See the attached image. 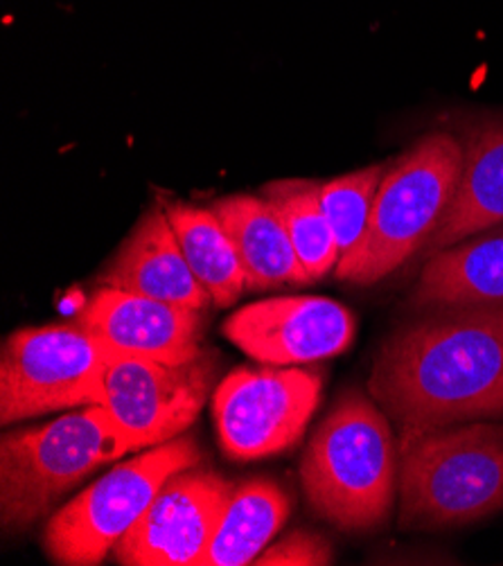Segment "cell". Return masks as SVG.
<instances>
[{
	"label": "cell",
	"mask_w": 503,
	"mask_h": 566,
	"mask_svg": "<svg viewBox=\"0 0 503 566\" xmlns=\"http://www.w3.org/2000/svg\"><path fill=\"white\" fill-rule=\"evenodd\" d=\"M108 359L77 318L12 332L0 353V422L102 405Z\"/></svg>",
	"instance_id": "7"
},
{
	"label": "cell",
	"mask_w": 503,
	"mask_h": 566,
	"mask_svg": "<svg viewBox=\"0 0 503 566\" xmlns=\"http://www.w3.org/2000/svg\"><path fill=\"white\" fill-rule=\"evenodd\" d=\"M233 490V481L210 468L177 472L118 542L116 559L125 566H201Z\"/></svg>",
	"instance_id": "10"
},
{
	"label": "cell",
	"mask_w": 503,
	"mask_h": 566,
	"mask_svg": "<svg viewBox=\"0 0 503 566\" xmlns=\"http://www.w3.org/2000/svg\"><path fill=\"white\" fill-rule=\"evenodd\" d=\"M463 172V145L450 132H433L386 167L368 229L337 264V277L368 287L422 251L450 208Z\"/></svg>",
	"instance_id": "4"
},
{
	"label": "cell",
	"mask_w": 503,
	"mask_h": 566,
	"mask_svg": "<svg viewBox=\"0 0 503 566\" xmlns=\"http://www.w3.org/2000/svg\"><path fill=\"white\" fill-rule=\"evenodd\" d=\"M214 377L210 350L186 364L111 355L102 407L134 454L184 436L210 400Z\"/></svg>",
	"instance_id": "9"
},
{
	"label": "cell",
	"mask_w": 503,
	"mask_h": 566,
	"mask_svg": "<svg viewBox=\"0 0 503 566\" xmlns=\"http://www.w3.org/2000/svg\"><path fill=\"white\" fill-rule=\"evenodd\" d=\"M199 461V442L188 433L138 451L50 517L43 528L48 557L64 566L99 564L145 515L165 481Z\"/></svg>",
	"instance_id": "6"
},
{
	"label": "cell",
	"mask_w": 503,
	"mask_h": 566,
	"mask_svg": "<svg viewBox=\"0 0 503 566\" xmlns=\"http://www.w3.org/2000/svg\"><path fill=\"white\" fill-rule=\"evenodd\" d=\"M461 145V181L438 229L420 251L422 262L503 223V118L468 127Z\"/></svg>",
	"instance_id": "14"
},
{
	"label": "cell",
	"mask_w": 503,
	"mask_h": 566,
	"mask_svg": "<svg viewBox=\"0 0 503 566\" xmlns=\"http://www.w3.org/2000/svg\"><path fill=\"white\" fill-rule=\"evenodd\" d=\"M201 314L199 310L99 287L82 307L77 321L111 355L186 364L203 353Z\"/></svg>",
	"instance_id": "12"
},
{
	"label": "cell",
	"mask_w": 503,
	"mask_h": 566,
	"mask_svg": "<svg viewBox=\"0 0 503 566\" xmlns=\"http://www.w3.org/2000/svg\"><path fill=\"white\" fill-rule=\"evenodd\" d=\"M398 524L447 531L503 511V420H476L400 438Z\"/></svg>",
	"instance_id": "3"
},
{
	"label": "cell",
	"mask_w": 503,
	"mask_h": 566,
	"mask_svg": "<svg viewBox=\"0 0 503 566\" xmlns=\"http://www.w3.org/2000/svg\"><path fill=\"white\" fill-rule=\"evenodd\" d=\"M223 336L269 366L316 364L346 353L357 323L350 310L323 296H275L233 312Z\"/></svg>",
	"instance_id": "11"
},
{
	"label": "cell",
	"mask_w": 503,
	"mask_h": 566,
	"mask_svg": "<svg viewBox=\"0 0 503 566\" xmlns=\"http://www.w3.org/2000/svg\"><path fill=\"white\" fill-rule=\"evenodd\" d=\"M184 255L212 298L214 307H231L247 292V273L240 255L212 208L179 199H158Z\"/></svg>",
	"instance_id": "18"
},
{
	"label": "cell",
	"mask_w": 503,
	"mask_h": 566,
	"mask_svg": "<svg viewBox=\"0 0 503 566\" xmlns=\"http://www.w3.org/2000/svg\"><path fill=\"white\" fill-rule=\"evenodd\" d=\"M99 285L199 312L212 305L158 201L140 217L116 258L104 266Z\"/></svg>",
	"instance_id": "13"
},
{
	"label": "cell",
	"mask_w": 503,
	"mask_h": 566,
	"mask_svg": "<svg viewBox=\"0 0 503 566\" xmlns=\"http://www.w3.org/2000/svg\"><path fill=\"white\" fill-rule=\"evenodd\" d=\"M132 454L102 405L0 438V522L23 531L97 468Z\"/></svg>",
	"instance_id": "5"
},
{
	"label": "cell",
	"mask_w": 503,
	"mask_h": 566,
	"mask_svg": "<svg viewBox=\"0 0 503 566\" xmlns=\"http://www.w3.org/2000/svg\"><path fill=\"white\" fill-rule=\"evenodd\" d=\"M290 496L271 479L235 483L227 513L201 566H247L271 544L290 517Z\"/></svg>",
	"instance_id": "17"
},
{
	"label": "cell",
	"mask_w": 503,
	"mask_h": 566,
	"mask_svg": "<svg viewBox=\"0 0 503 566\" xmlns=\"http://www.w3.org/2000/svg\"><path fill=\"white\" fill-rule=\"evenodd\" d=\"M321 392V375L303 366L231 370L212 392L223 454L249 463L294 447L318 409Z\"/></svg>",
	"instance_id": "8"
},
{
	"label": "cell",
	"mask_w": 503,
	"mask_h": 566,
	"mask_svg": "<svg viewBox=\"0 0 503 566\" xmlns=\"http://www.w3.org/2000/svg\"><path fill=\"white\" fill-rule=\"evenodd\" d=\"M384 175L386 165L377 163L321 186V206L334 238H337L342 258L364 238Z\"/></svg>",
	"instance_id": "20"
},
{
	"label": "cell",
	"mask_w": 503,
	"mask_h": 566,
	"mask_svg": "<svg viewBox=\"0 0 503 566\" xmlns=\"http://www.w3.org/2000/svg\"><path fill=\"white\" fill-rule=\"evenodd\" d=\"M368 392L400 438L503 420V303L431 307L390 332Z\"/></svg>",
	"instance_id": "1"
},
{
	"label": "cell",
	"mask_w": 503,
	"mask_h": 566,
	"mask_svg": "<svg viewBox=\"0 0 503 566\" xmlns=\"http://www.w3.org/2000/svg\"><path fill=\"white\" fill-rule=\"evenodd\" d=\"M334 562L329 542L310 531H292L266 546L253 564L260 566H325Z\"/></svg>",
	"instance_id": "21"
},
{
	"label": "cell",
	"mask_w": 503,
	"mask_h": 566,
	"mask_svg": "<svg viewBox=\"0 0 503 566\" xmlns=\"http://www.w3.org/2000/svg\"><path fill=\"white\" fill-rule=\"evenodd\" d=\"M411 307L501 305L503 229L483 231L422 262L409 296Z\"/></svg>",
	"instance_id": "16"
},
{
	"label": "cell",
	"mask_w": 503,
	"mask_h": 566,
	"mask_svg": "<svg viewBox=\"0 0 503 566\" xmlns=\"http://www.w3.org/2000/svg\"><path fill=\"white\" fill-rule=\"evenodd\" d=\"M301 485L314 513L344 533L388 524L400 485V438L361 388L344 390L312 433Z\"/></svg>",
	"instance_id": "2"
},
{
	"label": "cell",
	"mask_w": 503,
	"mask_h": 566,
	"mask_svg": "<svg viewBox=\"0 0 503 566\" xmlns=\"http://www.w3.org/2000/svg\"><path fill=\"white\" fill-rule=\"evenodd\" d=\"M227 229L247 273V292L310 285L285 226L264 197L233 195L210 206Z\"/></svg>",
	"instance_id": "15"
},
{
	"label": "cell",
	"mask_w": 503,
	"mask_h": 566,
	"mask_svg": "<svg viewBox=\"0 0 503 566\" xmlns=\"http://www.w3.org/2000/svg\"><path fill=\"white\" fill-rule=\"evenodd\" d=\"M262 197L275 208L310 280L325 277L339 264L337 238L321 206V184L285 179L264 186Z\"/></svg>",
	"instance_id": "19"
}]
</instances>
